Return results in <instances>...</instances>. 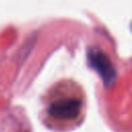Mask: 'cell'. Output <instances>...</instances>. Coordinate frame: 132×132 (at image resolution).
I'll return each mask as SVG.
<instances>
[{
  "label": "cell",
  "mask_w": 132,
  "mask_h": 132,
  "mask_svg": "<svg viewBox=\"0 0 132 132\" xmlns=\"http://www.w3.org/2000/svg\"><path fill=\"white\" fill-rule=\"evenodd\" d=\"M81 110V100L76 97H61L53 100L47 108L50 117L60 121H72Z\"/></svg>",
  "instance_id": "obj_2"
},
{
  "label": "cell",
  "mask_w": 132,
  "mask_h": 132,
  "mask_svg": "<svg viewBox=\"0 0 132 132\" xmlns=\"http://www.w3.org/2000/svg\"><path fill=\"white\" fill-rule=\"evenodd\" d=\"M88 60L90 66L97 71L106 88L110 87L117 78V70L108 56L97 47L88 50Z\"/></svg>",
  "instance_id": "obj_1"
}]
</instances>
